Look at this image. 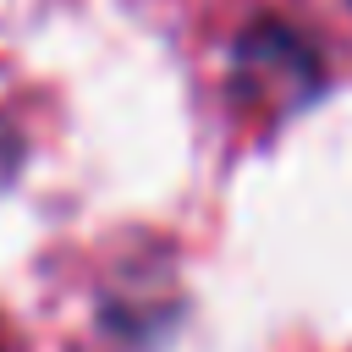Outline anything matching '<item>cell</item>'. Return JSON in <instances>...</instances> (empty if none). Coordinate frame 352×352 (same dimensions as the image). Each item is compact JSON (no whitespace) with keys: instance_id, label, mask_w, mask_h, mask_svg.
Wrapping results in <instances>:
<instances>
[{"instance_id":"1","label":"cell","mask_w":352,"mask_h":352,"mask_svg":"<svg viewBox=\"0 0 352 352\" xmlns=\"http://www.w3.org/2000/svg\"><path fill=\"white\" fill-rule=\"evenodd\" d=\"M236 77H242L253 94L270 82V99L292 110L302 94L319 88V60H314V50H308L292 28H280V22L264 16L258 28H248V33L236 38Z\"/></svg>"}]
</instances>
